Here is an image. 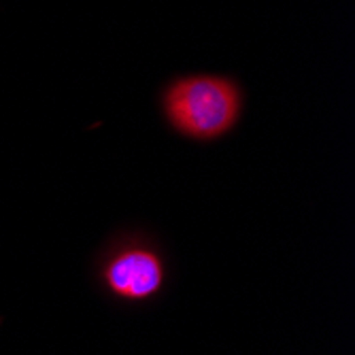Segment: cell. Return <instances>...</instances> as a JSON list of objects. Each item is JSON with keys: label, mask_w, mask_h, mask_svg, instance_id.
I'll list each match as a JSON object with an SVG mask.
<instances>
[{"label": "cell", "mask_w": 355, "mask_h": 355, "mask_svg": "<svg viewBox=\"0 0 355 355\" xmlns=\"http://www.w3.org/2000/svg\"><path fill=\"white\" fill-rule=\"evenodd\" d=\"M105 281L113 294L128 300H145L159 292L164 281L162 260L149 249L119 251L105 268Z\"/></svg>", "instance_id": "2"}, {"label": "cell", "mask_w": 355, "mask_h": 355, "mask_svg": "<svg viewBox=\"0 0 355 355\" xmlns=\"http://www.w3.org/2000/svg\"><path fill=\"white\" fill-rule=\"evenodd\" d=\"M164 107L179 132L207 141L221 137L236 123L241 94L228 79L187 77L168 87Z\"/></svg>", "instance_id": "1"}]
</instances>
